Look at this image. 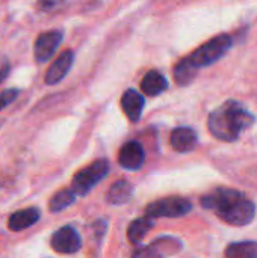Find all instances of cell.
<instances>
[{"label":"cell","instance_id":"1","mask_svg":"<svg viewBox=\"0 0 257 258\" xmlns=\"http://www.w3.org/2000/svg\"><path fill=\"white\" fill-rule=\"evenodd\" d=\"M201 206L212 210L221 221L235 227H245L256 216L254 203L242 192L227 187H220L204 195Z\"/></svg>","mask_w":257,"mask_h":258},{"label":"cell","instance_id":"2","mask_svg":"<svg viewBox=\"0 0 257 258\" xmlns=\"http://www.w3.org/2000/svg\"><path fill=\"white\" fill-rule=\"evenodd\" d=\"M254 122V116L238 101H227L215 109L208 119L211 133L224 142L236 141Z\"/></svg>","mask_w":257,"mask_h":258},{"label":"cell","instance_id":"3","mask_svg":"<svg viewBox=\"0 0 257 258\" xmlns=\"http://www.w3.org/2000/svg\"><path fill=\"white\" fill-rule=\"evenodd\" d=\"M230 47H232V38L229 35H220L208 41L201 47H198L194 53L185 57V60L189 63L191 68L198 71V68H204L221 59L229 51Z\"/></svg>","mask_w":257,"mask_h":258},{"label":"cell","instance_id":"4","mask_svg":"<svg viewBox=\"0 0 257 258\" xmlns=\"http://www.w3.org/2000/svg\"><path fill=\"white\" fill-rule=\"evenodd\" d=\"M109 172V162L101 159V160H95L94 163H91L89 166H86L85 169L79 171L71 183V190L74 192V195L83 197L86 195L98 181H101Z\"/></svg>","mask_w":257,"mask_h":258},{"label":"cell","instance_id":"5","mask_svg":"<svg viewBox=\"0 0 257 258\" xmlns=\"http://www.w3.org/2000/svg\"><path fill=\"white\" fill-rule=\"evenodd\" d=\"M192 204L189 200L182 197H168L158 200L147 206L145 213L148 218H180L191 212Z\"/></svg>","mask_w":257,"mask_h":258},{"label":"cell","instance_id":"6","mask_svg":"<svg viewBox=\"0 0 257 258\" xmlns=\"http://www.w3.org/2000/svg\"><path fill=\"white\" fill-rule=\"evenodd\" d=\"M180 249H182V242L179 239L165 236V237L155 240L148 246L135 249L132 258H167L177 254Z\"/></svg>","mask_w":257,"mask_h":258},{"label":"cell","instance_id":"7","mask_svg":"<svg viewBox=\"0 0 257 258\" xmlns=\"http://www.w3.org/2000/svg\"><path fill=\"white\" fill-rule=\"evenodd\" d=\"M62 38H64V35L61 30H47V32H42L41 35H38V38L35 39V44H33L35 60L39 63L47 62L53 56V53L56 51L59 44L62 42Z\"/></svg>","mask_w":257,"mask_h":258},{"label":"cell","instance_id":"8","mask_svg":"<svg viewBox=\"0 0 257 258\" xmlns=\"http://www.w3.org/2000/svg\"><path fill=\"white\" fill-rule=\"evenodd\" d=\"M50 243H52V248L59 254H74L80 249L82 239L73 227L67 225V227L59 228L52 236Z\"/></svg>","mask_w":257,"mask_h":258},{"label":"cell","instance_id":"9","mask_svg":"<svg viewBox=\"0 0 257 258\" xmlns=\"http://www.w3.org/2000/svg\"><path fill=\"white\" fill-rule=\"evenodd\" d=\"M145 160V153L144 148L141 147L139 142L130 141L118 153V163L127 171H138Z\"/></svg>","mask_w":257,"mask_h":258},{"label":"cell","instance_id":"10","mask_svg":"<svg viewBox=\"0 0 257 258\" xmlns=\"http://www.w3.org/2000/svg\"><path fill=\"white\" fill-rule=\"evenodd\" d=\"M73 60H74V53L71 50L62 51L59 54V57L47 70L45 77H44L45 85H56V83H59L67 76V73L70 71V68L73 65Z\"/></svg>","mask_w":257,"mask_h":258},{"label":"cell","instance_id":"11","mask_svg":"<svg viewBox=\"0 0 257 258\" xmlns=\"http://www.w3.org/2000/svg\"><path fill=\"white\" fill-rule=\"evenodd\" d=\"M170 142H171V147L177 153H189L197 147L198 138L192 128L179 127V128L173 130V133L170 136Z\"/></svg>","mask_w":257,"mask_h":258},{"label":"cell","instance_id":"12","mask_svg":"<svg viewBox=\"0 0 257 258\" xmlns=\"http://www.w3.org/2000/svg\"><path fill=\"white\" fill-rule=\"evenodd\" d=\"M144 103V97L135 89H127L121 97V107L132 122H136L141 118Z\"/></svg>","mask_w":257,"mask_h":258},{"label":"cell","instance_id":"13","mask_svg":"<svg viewBox=\"0 0 257 258\" xmlns=\"http://www.w3.org/2000/svg\"><path fill=\"white\" fill-rule=\"evenodd\" d=\"M39 218H41V213L38 209L30 207V209L18 210L14 215H11L9 221H8V227L11 231H21V230L32 227L35 222H38Z\"/></svg>","mask_w":257,"mask_h":258},{"label":"cell","instance_id":"14","mask_svg":"<svg viewBox=\"0 0 257 258\" xmlns=\"http://www.w3.org/2000/svg\"><path fill=\"white\" fill-rule=\"evenodd\" d=\"M168 88V82L167 79L156 70H151L148 71L142 80H141V89L145 95L148 97H155V95H159L162 94L165 89Z\"/></svg>","mask_w":257,"mask_h":258},{"label":"cell","instance_id":"15","mask_svg":"<svg viewBox=\"0 0 257 258\" xmlns=\"http://www.w3.org/2000/svg\"><path fill=\"white\" fill-rule=\"evenodd\" d=\"M132 195H133V186L126 180H118L111 186L106 200L112 206H121L129 203Z\"/></svg>","mask_w":257,"mask_h":258},{"label":"cell","instance_id":"16","mask_svg":"<svg viewBox=\"0 0 257 258\" xmlns=\"http://www.w3.org/2000/svg\"><path fill=\"white\" fill-rule=\"evenodd\" d=\"M153 219L145 216V218H139V219H135L133 222H130L129 228H127V239L130 243H139L145 236L147 233L153 228Z\"/></svg>","mask_w":257,"mask_h":258},{"label":"cell","instance_id":"17","mask_svg":"<svg viewBox=\"0 0 257 258\" xmlns=\"http://www.w3.org/2000/svg\"><path fill=\"white\" fill-rule=\"evenodd\" d=\"M227 258H257V243L254 242H239L232 243L226 249Z\"/></svg>","mask_w":257,"mask_h":258},{"label":"cell","instance_id":"18","mask_svg":"<svg viewBox=\"0 0 257 258\" xmlns=\"http://www.w3.org/2000/svg\"><path fill=\"white\" fill-rule=\"evenodd\" d=\"M74 201H76L74 192L71 189H62L52 197V200L48 203V209H50V212L56 213V212H61V210L70 207Z\"/></svg>","mask_w":257,"mask_h":258},{"label":"cell","instance_id":"19","mask_svg":"<svg viewBox=\"0 0 257 258\" xmlns=\"http://www.w3.org/2000/svg\"><path fill=\"white\" fill-rule=\"evenodd\" d=\"M197 76V71L194 68L189 67V63L183 59L182 62H179L174 68V79L179 85L185 86L188 83H191L194 80V77Z\"/></svg>","mask_w":257,"mask_h":258},{"label":"cell","instance_id":"20","mask_svg":"<svg viewBox=\"0 0 257 258\" xmlns=\"http://www.w3.org/2000/svg\"><path fill=\"white\" fill-rule=\"evenodd\" d=\"M18 95V89H6L0 94V110L8 107Z\"/></svg>","mask_w":257,"mask_h":258},{"label":"cell","instance_id":"21","mask_svg":"<svg viewBox=\"0 0 257 258\" xmlns=\"http://www.w3.org/2000/svg\"><path fill=\"white\" fill-rule=\"evenodd\" d=\"M64 0H38V5L41 9H52L56 8L58 5H61Z\"/></svg>","mask_w":257,"mask_h":258},{"label":"cell","instance_id":"22","mask_svg":"<svg viewBox=\"0 0 257 258\" xmlns=\"http://www.w3.org/2000/svg\"><path fill=\"white\" fill-rule=\"evenodd\" d=\"M9 65H3V67H0V85L6 80V77H8V74H9Z\"/></svg>","mask_w":257,"mask_h":258}]
</instances>
